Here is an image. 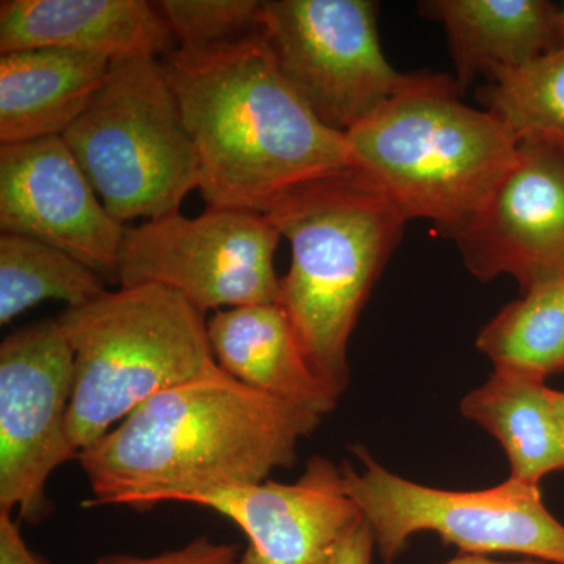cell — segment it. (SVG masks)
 <instances>
[{"instance_id":"obj_14","label":"cell","mask_w":564,"mask_h":564,"mask_svg":"<svg viewBox=\"0 0 564 564\" xmlns=\"http://www.w3.org/2000/svg\"><path fill=\"white\" fill-rule=\"evenodd\" d=\"M50 47L113 62L162 58L177 43L158 6L147 0L0 2V55Z\"/></svg>"},{"instance_id":"obj_16","label":"cell","mask_w":564,"mask_h":564,"mask_svg":"<svg viewBox=\"0 0 564 564\" xmlns=\"http://www.w3.org/2000/svg\"><path fill=\"white\" fill-rule=\"evenodd\" d=\"M110 68L109 58L52 47L0 55V144L63 137Z\"/></svg>"},{"instance_id":"obj_17","label":"cell","mask_w":564,"mask_h":564,"mask_svg":"<svg viewBox=\"0 0 564 564\" xmlns=\"http://www.w3.org/2000/svg\"><path fill=\"white\" fill-rule=\"evenodd\" d=\"M421 11L444 25L462 93L562 46L558 7L545 0H432Z\"/></svg>"},{"instance_id":"obj_23","label":"cell","mask_w":564,"mask_h":564,"mask_svg":"<svg viewBox=\"0 0 564 564\" xmlns=\"http://www.w3.org/2000/svg\"><path fill=\"white\" fill-rule=\"evenodd\" d=\"M240 547L236 544L215 543L210 538L198 536L184 547L155 556L107 555L96 564H237Z\"/></svg>"},{"instance_id":"obj_2","label":"cell","mask_w":564,"mask_h":564,"mask_svg":"<svg viewBox=\"0 0 564 564\" xmlns=\"http://www.w3.org/2000/svg\"><path fill=\"white\" fill-rule=\"evenodd\" d=\"M199 159L209 207L267 214L295 185L352 169L345 133L292 90L262 29L161 58Z\"/></svg>"},{"instance_id":"obj_25","label":"cell","mask_w":564,"mask_h":564,"mask_svg":"<svg viewBox=\"0 0 564 564\" xmlns=\"http://www.w3.org/2000/svg\"><path fill=\"white\" fill-rule=\"evenodd\" d=\"M375 549L372 530L364 519L347 534L332 564H373Z\"/></svg>"},{"instance_id":"obj_7","label":"cell","mask_w":564,"mask_h":564,"mask_svg":"<svg viewBox=\"0 0 564 564\" xmlns=\"http://www.w3.org/2000/svg\"><path fill=\"white\" fill-rule=\"evenodd\" d=\"M361 473L344 462L345 486L391 564L421 532L436 533L464 554H519L564 564V525L547 510L540 486L508 478L480 491L414 484L381 466L362 445L350 447Z\"/></svg>"},{"instance_id":"obj_11","label":"cell","mask_w":564,"mask_h":564,"mask_svg":"<svg viewBox=\"0 0 564 564\" xmlns=\"http://www.w3.org/2000/svg\"><path fill=\"white\" fill-rule=\"evenodd\" d=\"M454 240L481 282L510 274L524 293L564 280V152L519 141L513 165Z\"/></svg>"},{"instance_id":"obj_13","label":"cell","mask_w":564,"mask_h":564,"mask_svg":"<svg viewBox=\"0 0 564 564\" xmlns=\"http://www.w3.org/2000/svg\"><path fill=\"white\" fill-rule=\"evenodd\" d=\"M248 538L237 564H332L347 534L364 521L332 459L313 456L295 484L265 480L247 488L188 497Z\"/></svg>"},{"instance_id":"obj_12","label":"cell","mask_w":564,"mask_h":564,"mask_svg":"<svg viewBox=\"0 0 564 564\" xmlns=\"http://www.w3.org/2000/svg\"><path fill=\"white\" fill-rule=\"evenodd\" d=\"M0 229L58 248L110 282L128 231L63 137L0 144Z\"/></svg>"},{"instance_id":"obj_4","label":"cell","mask_w":564,"mask_h":564,"mask_svg":"<svg viewBox=\"0 0 564 564\" xmlns=\"http://www.w3.org/2000/svg\"><path fill=\"white\" fill-rule=\"evenodd\" d=\"M459 96L444 74H406L380 109L345 133L352 169L404 220L432 221L452 239L484 209L519 147L496 115Z\"/></svg>"},{"instance_id":"obj_20","label":"cell","mask_w":564,"mask_h":564,"mask_svg":"<svg viewBox=\"0 0 564 564\" xmlns=\"http://www.w3.org/2000/svg\"><path fill=\"white\" fill-rule=\"evenodd\" d=\"M107 292L101 274L65 251L20 234H0V325L46 300L80 307Z\"/></svg>"},{"instance_id":"obj_26","label":"cell","mask_w":564,"mask_h":564,"mask_svg":"<svg viewBox=\"0 0 564 564\" xmlns=\"http://www.w3.org/2000/svg\"><path fill=\"white\" fill-rule=\"evenodd\" d=\"M443 564H560L552 562H544V560L529 558L522 560V562H496V560L486 558L485 555H470L463 554L455 556L451 562H445Z\"/></svg>"},{"instance_id":"obj_28","label":"cell","mask_w":564,"mask_h":564,"mask_svg":"<svg viewBox=\"0 0 564 564\" xmlns=\"http://www.w3.org/2000/svg\"><path fill=\"white\" fill-rule=\"evenodd\" d=\"M558 32H560V41H562V46L564 44V3L562 7H558Z\"/></svg>"},{"instance_id":"obj_24","label":"cell","mask_w":564,"mask_h":564,"mask_svg":"<svg viewBox=\"0 0 564 564\" xmlns=\"http://www.w3.org/2000/svg\"><path fill=\"white\" fill-rule=\"evenodd\" d=\"M0 564H51L29 547L21 533V521L0 511Z\"/></svg>"},{"instance_id":"obj_9","label":"cell","mask_w":564,"mask_h":564,"mask_svg":"<svg viewBox=\"0 0 564 564\" xmlns=\"http://www.w3.org/2000/svg\"><path fill=\"white\" fill-rule=\"evenodd\" d=\"M369 0H267L261 29L292 90L333 131L347 133L402 87L381 51Z\"/></svg>"},{"instance_id":"obj_10","label":"cell","mask_w":564,"mask_h":564,"mask_svg":"<svg viewBox=\"0 0 564 564\" xmlns=\"http://www.w3.org/2000/svg\"><path fill=\"white\" fill-rule=\"evenodd\" d=\"M74 352L57 321L9 334L0 345V511L40 524L54 507L46 486L77 459L68 433Z\"/></svg>"},{"instance_id":"obj_15","label":"cell","mask_w":564,"mask_h":564,"mask_svg":"<svg viewBox=\"0 0 564 564\" xmlns=\"http://www.w3.org/2000/svg\"><path fill=\"white\" fill-rule=\"evenodd\" d=\"M215 362L237 381L326 415L340 397L311 369L280 304L217 311L207 318Z\"/></svg>"},{"instance_id":"obj_21","label":"cell","mask_w":564,"mask_h":564,"mask_svg":"<svg viewBox=\"0 0 564 564\" xmlns=\"http://www.w3.org/2000/svg\"><path fill=\"white\" fill-rule=\"evenodd\" d=\"M519 141L564 152V44L519 68L494 74L477 95Z\"/></svg>"},{"instance_id":"obj_1","label":"cell","mask_w":564,"mask_h":564,"mask_svg":"<svg viewBox=\"0 0 564 564\" xmlns=\"http://www.w3.org/2000/svg\"><path fill=\"white\" fill-rule=\"evenodd\" d=\"M322 415L248 388L212 364L155 393L77 459L93 499L139 511L198 494L247 488L291 469Z\"/></svg>"},{"instance_id":"obj_3","label":"cell","mask_w":564,"mask_h":564,"mask_svg":"<svg viewBox=\"0 0 564 564\" xmlns=\"http://www.w3.org/2000/svg\"><path fill=\"white\" fill-rule=\"evenodd\" d=\"M263 215L291 243L278 304L311 369L343 397L352 329L406 220L356 169L295 185Z\"/></svg>"},{"instance_id":"obj_22","label":"cell","mask_w":564,"mask_h":564,"mask_svg":"<svg viewBox=\"0 0 564 564\" xmlns=\"http://www.w3.org/2000/svg\"><path fill=\"white\" fill-rule=\"evenodd\" d=\"M177 47L228 43L261 28L256 0H162L155 3Z\"/></svg>"},{"instance_id":"obj_5","label":"cell","mask_w":564,"mask_h":564,"mask_svg":"<svg viewBox=\"0 0 564 564\" xmlns=\"http://www.w3.org/2000/svg\"><path fill=\"white\" fill-rule=\"evenodd\" d=\"M55 321L74 352L68 433L79 454L215 362L207 314L162 285L120 288Z\"/></svg>"},{"instance_id":"obj_18","label":"cell","mask_w":564,"mask_h":564,"mask_svg":"<svg viewBox=\"0 0 564 564\" xmlns=\"http://www.w3.org/2000/svg\"><path fill=\"white\" fill-rule=\"evenodd\" d=\"M545 381L496 370L459 404L469 419L496 437L510 464V480L540 486L547 475L564 473V426Z\"/></svg>"},{"instance_id":"obj_8","label":"cell","mask_w":564,"mask_h":564,"mask_svg":"<svg viewBox=\"0 0 564 564\" xmlns=\"http://www.w3.org/2000/svg\"><path fill=\"white\" fill-rule=\"evenodd\" d=\"M281 234L263 214L209 207L128 228L118 256L120 288L162 285L196 310L280 303L274 251Z\"/></svg>"},{"instance_id":"obj_19","label":"cell","mask_w":564,"mask_h":564,"mask_svg":"<svg viewBox=\"0 0 564 564\" xmlns=\"http://www.w3.org/2000/svg\"><path fill=\"white\" fill-rule=\"evenodd\" d=\"M496 370L547 380L564 372V280L545 282L503 307L477 337Z\"/></svg>"},{"instance_id":"obj_6","label":"cell","mask_w":564,"mask_h":564,"mask_svg":"<svg viewBox=\"0 0 564 564\" xmlns=\"http://www.w3.org/2000/svg\"><path fill=\"white\" fill-rule=\"evenodd\" d=\"M121 225L165 217L199 187V159L158 57L111 62L87 111L63 133Z\"/></svg>"},{"instance_id":"obj_27","label":"cell","mask_w":564,"mask_h":564,"mask_svg":"<svg viewBox=\"0 0 564 564\" xmlns=\"http://www.w3.org/2000/svg\"><path fill=\"white\" fill-rule=\"evenodd\" d=\"M551 397L556 417L560 419V422H562V425L564 426V392L554 391V389H552Z\"/></svg>"}]
</instances>
